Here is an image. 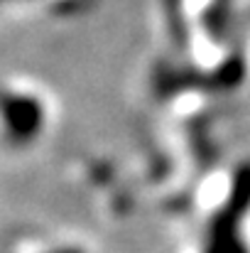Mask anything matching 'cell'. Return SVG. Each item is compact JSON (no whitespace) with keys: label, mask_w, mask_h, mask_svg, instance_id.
I'll list each match as a JSON object with an SVG mask.
<instances>
[{"label":"cell","mask_w":250,"mask_h":253,"mask_svg":"<svg viewBox=\"0 0 250 253\" xmlns=\"http://www.w3.org/2000/svg\"><path fill=\"white\" fill-rule=\"evenodd\" d=\"M42 106L35 96L5 91L0 93V128L7 138L30 140L42 130Z\"/></svg>","instance_id":"1"}]
</instances>
